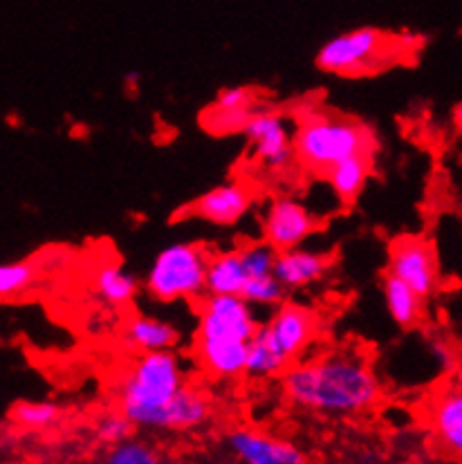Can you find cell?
<instances>
[{
  "label": "cell",
  "instance_id": "1",
  "mask_svg": "<svg viewBox=\"0 0 462 464\" xmlns=\"http://www.w3.org/2000/svg\"><path fill=\"white\" fill-rule=\"evenodd\" d=\"M281 388L292 406L328 418L369 413L381 397V380L369 354L352 345L292 363L281 375Z\"/></svg>",
  "mask_w": 462,
  "mask_h": 464
},
{
  "label": "cell",
  "instance_id": "2",
  "mask_svg": "<svg viewBox=\"0 0 462 464\" xmlns=\"http://www.w3.org/2000/svg\"><path fill=\"white\" fill-rule=\"evenodd\" d=\"M258 324L254 305L236 295H207L197 305L193 357L214 380H238L247 372L249 343Z\"/></svg>",
  "mask_w": 462,
  "mask_h": 464
},
{
  "label": "cell",
  "instance_id": "3",
  "mask_svg": "<svg viewBox=\"0 0 462 464\" xmlns=\"http://www.w3.org/2000/svg\"><path fill=\"white\" fill-rule=\"evenodd\" d=\"M185 383V366L176 350L138 354L117 382V409L138 429L164 430L168 409Z\"/></svg>",
  "mask_w": 462,
  "mask_h": 464
},
{
  "label": "cell",
  "instance_id": "4",
  "mask_svg": "<svg viewBox=\"0 0 462 464\" xmlns=\"http://www.w3.org/2000/svg\"><path fill=\"white\" fill-rule=\"evenodd\" d=\"M371 128L351 117L314 111L305 112L294 128L296 162L313 173L328 175L334 164L352 155H372Z\"/></svg>",
  "mask_w": 462,
  "mask_h": 464
},
{
  "label": "cell",
  "instance_id": "5",
  "mask_svg": "<svg viewBox=\"0 0 462 464\" xmlns=\"http://www.w3.org/2000/svg\"><path fill=\"white\" fill-rule=\"evenodd\" d=\"M413 45H418L413 36H393L377 27H357L325 41L314 63L328 74L360 77L402 59Z\"/></svg>",
  "mask_w": 462,
  "mask_h": 464
},
{
  "label": "cell",
  "instance_id": "6",
  "mask_svg": "<svg viewBox=\"0 0 462 464\" xmlns=\"http://www.w3.org/2000/svg\"><path fill=\"white\" fill-rule=\"evenodd\" d=\"M211 252L200 243H173L153 258L144 290L153 301H200L207 296Z\"/></svg>",
  "mask_w": 462,
  "mask_h": 464
},
{
  "label": "cell",
  "instance_id": "7",
  "mask_svg": "<svg viewBox=\"0 0 462 464\" xmlns=\"http://www.w3.org/2000/svg\"><path fill=\"white\" fill-rule=\"evenodd\" d=\"M256 334L290 368L292 363L303 359L310 345L322 334V319L313 307L285 301L276 307L270 321L258 328Z\"/></svg>",
  "mask_w": 462,
  "mask_h": 464
},
{
  "label": "cell",
  "instance_id": "8",
  "mask_svg": "<svg viewBox=\"0 0 462 464\" xmlns=\"http://www.w3.org/2000/svg\"><path fill=\"white\" fill-rule=\"evenodd\" d=\"M256 162L270 173H285L296 162L294 132L281 112L254 111L243 130Z\"/></svg>",
  "mask_w": 462,
  "mask_h": 464
},
{
  "label": "cell",
  "instance_id": "9",
  "mask_svg": "<svg viewBox=\"0 0 462 464\" xmlns=\"http://www.w3.org/2000/svg\"><path fill=\"white\" fill-rule=\"evenodd\" d=\"M389 274L413 287L424 301L440 287L436 252L422 236H402L393 240L389 249Z\"/></svg>",
  "mask_w": 462,
  "mask_h": 464
},
{
  "label": "cell",
  "instance_id": "10",
  "mask_svg": "<svg viewBox=\"0 0 462 464\" xmlns=\"http://www.w3.org/2000/svg\"><path fill=\"white\" fill-rule=\"evenodd\" d=\"M319 229V220L301 200L278 196L267 205L263 218V238L276 252L303 247L305 240Z\"/></svg>",
  "mask_w": 462,
  "mask_h": 464
},
{
  "label": "cell",
  "instance_id": "11",
  "mask_svg": "<svg viewBox=\"0 0 462 464\" xmlns=\"http://www.w3.org/2000/svg\"><path fill=\"white\" fill-rule=\"evenodd\" d=\"M225 444L240 464H310L303 449L294 442L252 426L229 429Z\"/></svg>",
  "mask_w": 462,
  "mask_h": 464
},
{
  "label": "cell",
  "instance_id": "12",
  "mask_svg": "<svg viewBox=\"0 0 462 464\" xmlns=\"http://www.w3.org/2000/svg\"><path fill=\"white\" fill-rule=\"evenodd\" d=\"M427 426L438 451L462 464V382H451L433 392L427 404Z\"/></svg>",
  "mask_w": 462,
  "mask_h": 464
},
{
  "label": "cell",
  "instance_id": "13",
  "mask_svg": "<svg viewBox=\"0 0 462 464\" xmlns=\"http://www.w3.org/2000/svg\"><path fill=\"white\" fill-rule=\"evenodd\" d=\"M254 205L252 188L245 182H231L218 184L211 191L202 193L200 198L187 207V216L200 218V220L209 222L216 227H231L238 220L247 216Z\"/></svg>",
  "mask_w": 462,
  "mask_h": 464
},
{
  "label": "cell",
  "instance_id": "14",
  "mask_svg": "<svg viewBox=\"0 0 462 464\" xmlns=\"http://www.w3.org/2000/svg\"><path fill=\"white\" fill-rule=\"evenodd\" d=\"M328 267L330 258L325 254L305 247H294L276 254L274 276L283 283L287 292L303 290V287L322 281Z\"/></svg>",
  "mask_w": 462,
  "mask_h": 464
},
{
  "label": "cell",
  "instance_id": "15",
  "mask_svg": "<svg viewBox=\"0 0 462 464\" xmlns=\"http://www.w3.org/2000/svg\"><path fill=\"white\" fill-rule=\"evenodd\" d=\"M124 343L133 353H159V350H176L178 341H180V330L159 316L149 314H130L129 321L121 330Z\"/></svg>",
  "mask_w": 462,
  "mask_h": 464
},
{
  "label": "cell",
  "instance_id": "16",
  "mask_svg": "<svg viewBox=\"0 0 462 464\" xmlns=\"http://www.w3.org/2000/svg\"><path fill=\"white\" fill-rule=\"evenodd\" d=\"M92 292L106 305L124 307L138 296L140 281L120 260H108L92 272Z\"/></svg>",
  "mask_w": 462,
  "mask_h": 464
},
{
  "label": "cell",
  "instance_id": "17",
  "mask_svg": "<svg viewBox=\"0 0 462 464\" xmlns=\"http://www.w3.org/2000/svg\"><path fill=\"white\" fill-rule=\"evenodd\" d=\"M249 281L240 247L211 254L207 269V295H243Z\"/></svg>",
  "mask_w": 462,
  "mask_h": 464
},
{
  "label": "cell",
  "instance_id": "18",
  "mask_svg": "<svg viewBox=\"0 0 462 464\" xmlns=\"http://www.w3.org/2000/svg\"><path fill=\"white\" fill-rule=\"evenodd\" d=\"M381 292H384L386 312L393 319V324L404 330L416 328L419 319H422L424 298L413 287H409L407 283L399 281L398 276L389 272H386L384 283H381Z\"/></svg>",
  "mask_w": 462,
  "mask_h": 464
},
{
  "label": "cell",
  "instance_id": "19",
  "mask_svg": "<svg viewBox=\"0 0 462 464\" xmlns=\"http://www.w3.org/2000/svg\"><path fill=\"white\" fill-rule=\"evenodd\" d=\"M371 175V155H352V158L343 160V162L334 164L328 170V184L334 191V196L343 202V205H351L360 198V193L364 191L366 182H369Z\"/></svg>",
  "mask_w": 462,
  "mask_h": 464
},
{
  "label": "cell",
  "instance_id": "20",
  "mask_svg": "<svg viewBox=\"0 0 462 464\" xmlns=\"http://www.w3.org/2000/svg\"><path fill=\"white\" fill-rule=\"evenodd\" d=\"M9 420L23 430H47L59 424L61 409L54 401L23 400L9 409Z\"/></svg>",
  "mask_w": 462,
  "mask_h": 464
},
{
  "label": "cell",
  "instance_id": "21",
  "mask_svg": "<svg viewBox=\"0 0 462 464\" xmlns=\"http://www.w3.org/2000/svg\"><path fill=\"white\" fill-rule=\"evenodd\" d=\"M39 278V265L36 260H14L0 267V296L5 301L21 296L23 292L30 290Z\"/></svg>",
  "mask_w": 462,
  "mask_h": 464
},
{
  "label": "cell",
  "instance_id": "22",
  "mask_svg": "<svg viewBox=\"0 0 462 464\" xmlns=\"http://www.w3.org/2000/svg\"><path fill=\"white\" fill-rule=\"evenodd\" d=\"M101 464H168V458L144 440H126V442L111 447L103 456Z\"/></svg>",
  "mask_w": 462,
  "mask_h": 464
},
{
  "label": "cell",
  "instance_id": "23",
  "mask_svg": "<svg viewBox=\"0 0 462 464\" xmlns=\"http://www.w3.org/2000/svg\"><path fill=\"white\" fill-rule=\"evenodd\" d=\"M285 292L287 290L274 274H265V276L249 278L240 296L254 307H278L285 303Z\"/></svg>",
  "mask_w": 462,
  "mask_h": 464
},
{
  "label": "cell",
  "instance_id": "24",
  "mask_svg": "<svg viewBox=\"0 0 462 464\" xmlns=\"http://www.w3.org/2000/svg\"><path fill=\"white\" fill-rule=\"evenodd\" d=\"M135 429H138V426L130 422V420L117 409L111 411V413H103L101 418L97 420V424H94V438H97L103 447L111 449L133 438Z\"/></svg>",
  "mask_w": 462,
  "mask_h": 464
},
{
  "label": "cell",
  "instance_id": "25",
  "mask_svg": "<svg viewBox=\"0 0 462 464\" xmlns=\"http://www.w3.org/2000/svg\"><path fill=\"white\" fill-rule=\"evenodd\" d=\"M211 111L218 112H254V92L243 85H234V88L223 90L216 99Z\"/></svg>",
  "mask_w": 462,
  "mask_h": 464
},
{
  "label": "cell",
  "instance_id": "26",
  "mask_svg": "<svg viewBox=\"0 0 462 464\" xmlns=\"http://www.w3.org/2000/svg\"><path fill=\"white\" fill-rule=\"evenodd\" d=\"M454 124L458 130H462V103L460 106H456V111H454Z\"/></svg>",
  "mask_w": 462,
  "mask_h": 464
},
{
  "label": "cell",
  "instance_id": "27",
  "mask_svg": "<svg viewBox=\"0 0 462 464\" xmlns=\"http://www.w3.org/2000/svg\"><path fill=\"white\" fill-rule=\"evenodd\" d=\"M168 464H187V462H182V460H168Z\"/></svg>",
  "mask_w": 462,
  "mask_h": 464
}]
</instances>
